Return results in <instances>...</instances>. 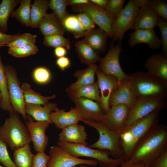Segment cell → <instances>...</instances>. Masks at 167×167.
Instances as JSON below:
<instances>
[{
	"instance_id": "cell-43",
	"label": "cell",
	"mask_w": 167,
	"mask_h": 167,
	"mask_svg": "<svg viewBox=\"0 0 167 167\" xmlns=\"http://www.w3.org/2000/svg\"><path fill=\"white\" fill-rule=\"evenodd\" d=\"M125 2L124 0H109L105 9L115 17L123 9Z\"/></svg>"
},
{
	"instance_id": "cell-19",
	"label": "cell",
	"mask_w": 167,
	"mask_h": 167,
	"mask_svg": "<svg viewBox=\"0 0 167 167\" xmlns=\"http://www.w3.org/2000/svg\"><path fill=\"white\" fill-rule=\"evenodd\" d=\"M140 43L147 44L152 49H159L161 46V39L153 29H136L129 34V43L131 47Z\"/></svg>"
},
{
	"instance_id": "cell-44",
	"label": "cell",
	"mask_w": 167,
	"mask_h": 167,
	"mask_svg": "<svg viewBox=\"0 0 167 167\" xmlns=\"http://www.w3.org/2000/svg\"><path fill=\"white\" fill-rule=\"evenodd\" d=\"M161 33V46L163 54H167V22L158 16L157 25Z\"/></svg>"
},
{
	"instance_id": "cell-53",
	"label": "cell",
	"mask_w": 167,
	"mask_h": 167,
	"mask_svg": "<svg viewBox=\"0 0 167 167\" xmlns=\"http://www.w3.org/2000/svg\"><path fill=\"white\" fill-rule=\"evenodd\" d=\"M89 0H69L68 5L73 6L88 3Z\"/></svg>"
},
{
	"instance_id": "cell-52",
	"label": "cell",
	"mask_w": 167,
	"mask_h": 167,
	"mask_svg": "<svg viewBox=\"0 0 167 167\" xmlns=\"http://www.w3.org/2000/svg\"><path fill=\"white\" fill-rule=\"evenodd\" d=\"M89 1L96 6L104 9L109 1V0H89Z\"/></svg>"
},
{
	"instance_id": "cell-6",
	"label": "cell",
	"mask_w": 167,
	"mask_h": 167,
	"mask_svg": "<svg viewBox=\"0 0 167 167\" xmlns=\"http://www.w3.org/2000/svg\"><path fill=\"white\" fill-rule=\"evenodd\" d=\"M57 145L76 157L84 156L93 158L102 167H117L125 161L124 158L114 159L108 152L94 149L81 144L58 141Z\"/></svg>"
},
{
	"instance_id": "cell-16",
	"label": "cell",
	"mask_w": 167,
	"mask_h": 167,
	"mask_svg": "<svg viewBox=\"0 0 167 167\" xmlns=\"http://www.w3.org/2000/svg\"><path fill=\"white\" fill-rule=\"evenodd\" d=\"M83 119L101 122L105 113L97 102L84 97H69Z\"/></svg>"
},
{
	"instance_id": "cell-28",
	"label": "cell",
	"mask_w": 167,
	"mask_h": 167,
	"mask_svg": "<svg viewBox=\"0 0 167 167\" xmlns=\"http://www.w3.org/2000/svg\"><path fill=\"white\" fill-rule=\"evenodd\" d=\"M67 93L69 97H84L94 101L100 104V91L97 81L93 84L78 88Z\"/></svg>"
},
{
	"instance_id": "cell-38",
	"label": "cell",
	"mask_w": 167,
	"mask_h": 167,
	"mask_svg": "<svg viewBox=\"0 0 167 167\" xmlns=\"http://www.w3.org/2000/svg\"><path fill=\"white\" fill-rule=\"evenodd\" d=\"M38 49L35 44L18 47L8 48L9 54L17 58H23L36 54Z\"/></svg>"
},
{
	"instance_id": "cell-46",
	"label": "cell",
	"mask_w": 167,
	"mask_h": 167,
	"mask_svg": "<svg viewBox=\"0 0 167 167\" xmlns=\"http://www.w3.org/2000/svg\"><path fill=\"white\" fill-rule=\"evenodd\" d=\"M76 16L86 31H89L95 28V24L87 14L83 13H79Z\"/></svg>"
},
{
	"instance_id": "cell-13",
	"label": "cell",
	"mask_w": 167,
	"mask_h": 167,
	"mask_svg": "<svg viewBox=\"0 0 167 167\" xmlns=\"http://www.w3.org/2000/svg\"><path fill=\"white\" fill-rule=\"evenodd\" d=\"M129 111V107L124 104L113 106L100 122L108 128L121 134L125 129Z\"/></svg>"
},
{
	"instance_id": "cell-30",
	"label": "cell",
	"mask_w": 167,
	"mask_h": 167,
	"mask_svg": "<svg viewBox=\"0 0 167 167\" xmlns=\"http://www.w3.org/2000/svg\"><path fill=\"white\" fill-rule=\"evenodd\" d=\"M21 88L24 94L25 103L45 105L49 100L56 97L55 94L49 96H44L32 89L31 85L26 82L23 83Z\"/></svg>"
},
{
	"instance_id": "cell-42",
	"label": "cell",
	"mask_w": 167,
	"mask_h": 167,
	"mask_svg": "<svg viewBox=\"0 0 167 167\" xmlns=\"http://www.w3.org/2000/svg\"><path fill=\"white\" fill-rule=\"evenodd\" d=\"M0 162L5 167H17L8 153L6 144L0 138Z\"/></svg>"
},
{
	"instance_id": "cell-26",
	"label": "cell",
	"mask_w": 167,
	"mask_h": 167,
	"mask_svg": "<svg viewBox=\"0 0 167 167\" xmlns=\"http://www.w3.org/2000/svg\"><path fill=\"white\" fill-rule=\"evenodd\" d=\"M84 36L83 40L97 53L105 49L108 36L101 29L94 28L86 31Z\"/></svg>"
},
{
	"instance_id": "cell-41",
	"label": "cell",
	"mask_w": 167,
	"mask_h": 167,
	"mask_svg": "<svg viewBox=\"0 0 167 167\" xmlns=\"http://www.w3.org/2000/svg\"><path fill=\"white\" fill-rule=\"evenodd\" d=\"M148 4L158 16L167 21V3L161 0H149Z\"/></svg>"
},
{
	"instance_id": "cell-48",
	"label": "cell",
	"mask_w": 167,
	"mask_h": 167,
	"mask_svg": "<svg viewBox=\"0 0 167 167\" xmlns=\"http://www.w3.org/2000/svg\"><path fill=\"white\" fill-rule=\"evenodd\" d=\"M21 34L17 33L10 35L0 31V48L18 37Z\"/></svg>"
},
{
	"instance_id": "cell-49",
	"label": "cell",
	"mask_w": 167,
	"mask_h": 167,
	"mask_svg": "<svg viewBox=\"0 0 167 167\" xmlns=\"http://www.w3.org/2000/svg\"><path fill=\"white\" fill-rule=\"evenodd\" d=\"M56 64L61 71H65L70 66L71 62L68 58L64 56L58 58Z\"/></svg>"
},
{
	"instance_id": "cell-12",
	"label": "cell",
	"mask_w": 167,
	"mask_h": 167,
	"mask_svg": "<svg viewBox=\"0 0 167 167\" xmlns=\"http://www.w3.org/2000/svg\"><path fill=\"white\" fill-rule=\"evenodd\" d=\"M50 157L47 167H74L81 165L95 166V159H84L74 156L57 145L52 146L49 151Z\"/></svg>"
},
{
	"instance_id": "cell-27",
	"label": "cell",
	"mask_w": 167,
	"mask_h": 167,
	"mask_svg": "<svg viewBox=\"0 0 167 167\" xmlns=\"http://www.w3.org/2000/svg\"><path fill=\"white\" fill-rule=\"evenodd\" d=\"M75 49L81 62L88 66L98 62L100 57L99 54L83 40L76 41Z\"/></svg>"
},
{
	"instance_id": "cell-14",
	"label": "cell",
	"mask_w": 167,
	"mask_h": 167,
	"mask_svg": "<svg viewBox=\"0 0 167 167\" xmlns=\"http://www.w3.org/2000/svg\"><path fill=\"white\" fill-rule=\"evenodd\" d=\"M28 120L25 122L26 126L34 148L37 152H44L49 140L48 137L45 134V131L52 122L49 121L34 122L31 116L28 115Z\"/></svg>"
},
{
	"instance_id": "cell-2",
	"label": "cell",
	"mask_w": 167,
	"mask_h": 167,
	"mask_svg": "<svg viewBox=\"0 0 167 167\" xmlns=\"http://www.w3.org/2000/svg\"><path fill=\"white\" fill-rule=\"evenodd\" d=\"M127 75L130 78L135 98L152 97L166 99L167 81L147 72L139 71Z\"/></svg>"
},
{
	"instance_id": "cell-56",
	"label": "cell",
	"mask_w": 167,
	"mask_h": 167,
	"mask_svg": "<svg viewBox=\"0 0 167 167\" xmlns=\"http://www.w3.org/2000/svg\"><path fill=\"white\" fill-rule=\"evenodd\" d=\"M0 167H3L0 165Z\"/></svg>"
},
{
	"instance_id": "cell-24",
	"label": "cell",
	"mask_w": 167,
	"mask_h": 167,
	"mask_svg": "<svg viewBox=\"0 0 167 167\" xmlns=\"http://www.w3.org/2000/svg\"><path fill=\"white\" fill-rule=\"evenodd\" d=\"M57 108V105L54 102H49L43 106L40 104L25 103L26 114L32 117L37 121H51L50 113Z\"/></svg>"
},
{
	"instance_id": "cell-31",
	"label": "cell",
	"mask_w": 167,
	"mask_h": 167,
	"mask_svg": "<svg viewBox=\"0 0 167 167\" xmlns=\"http://www.w3.org/2000/svg\"><path fill=\"white\" fill-rule=\"evenodd\" d=\"M20 0H2L0 3V31L6 33L8 19Z\"/></svg>"
},
{
	"instance_id": "cell-11",
	"label": "cell",
	"mask_w": 167,
	"mask_h": 167,
	"mask_svg": "<svg viewBox=\"0 0 167 167\" xmlns=\"http://www.w3.org/2000/svg\"><path fill=\"white\" fill-rule=\"evenodd\" d=\"M71 9L74 12L87 14L108 36L112 38V26L115 17L105 9L96 6L90 1L88 3L73 6Z\"/></svg>"
},
{
	"instance_id": "cell-7",
	"label": "cell",
	"mask_w": 167,
	"mask_h": 167,
	"mask_svg": "<svg viewBox=\"0 0 167 167\" xmlns=\"http://www.w3.org/2000/svg\"><path fill=\"white\" fill-rule=\"evenodd\" d=\"M142 0H129L118 15L112 26L113 42H121L125 33L132 29L136 15L143 4Z\"/></svg>"
},
{
	"instance_id": "cell-9",
	"label": "cell",
	"mask_w": 167,
	"mask_h": 167,
	"mask_svg": "<svg viewBox=\"0 0 167 167\" xmlns=\"http://www.w3.org/2000/svg\"><path fill=\"white\" fill-rule=\"evenodd\" d=\"M8 95L14 111L21 115L25 121L27 119L24 94L20 86L15 69L12 66H5Z\"/></svg>"
},
{
	"instance_id": "cell-32",
	"label": "cell",
	"mask_w": 167,
	"mask_h": 167,
	"mask_svg": "<svg viewBox=\"0 0 167 167\" xmlns=\"http://www.w3.org/2000/svg\"><path fill=\"white\" fill-rule=\"evenodd\" d=\"M34 155L29 144H27L14 151V162L17 167H32Z\"/></svg>"
},
{
	"instance_id": "cell-34",
	"label": "cell",
	"mask_w": 167,
	"mask_h": 167,
	"mask_svg": "<svg viewBox=\"0 0 167 167\" xmlns=\"http://www.w3.org/2000/svg\"><path fill=\"white\" fill-rule=\"evenodd\" d=\"M31 0H20L19 6L13 10L11 16L15 18L23 25L30 27Z\"/></svg>"
},
{
	"instance_id": "cell-10",
	"label": "cell",
	"mask_w": 167,
	"mask_h": 167,
	"mask_svg": "<svg viewBox=\"0 0 167 167\" xmlns=\"http://www.w3.org/2000/svg\"><path fill=\"white\" fill-rule=\"evenodd\" d=\"M111 43L109 51L104 57L100 58L98 68L103 74L114 76L119 84L127 77L122 70L119 62L120 55L122 50L121 42L116 44Z\"/></svg>"
},
{
	"instance_id": "cell-4",
	"label": "cell",
	"mask_w": 167,
	"mask_h": 167,
	"mask_svg": "<svg viewBox=\"0 0 167 167\" xmlns=\"http://www.w3.org/2000/svg\"><path fill=\"white\" fill-rule=\"evenodd\" d=\"M10 115L0 126V138L14 151L29 144L31 140L28 129L18 113L14 111Z\"/></svg>"
},
{
	"instance_id": "cell-50",
	"label": "cell",
	"mask_w": 167,
	"mask_h": 167,
	"mask_svg": "<svg viewBox=\"0 0 167 167\" xmlns=\"http://www.w3.org/2000/svg\"><path fill=\"white\" fill-rule=\"evenodd\" d=\"M67 50L63 47H58L54 48V54L55 56L58 58L64 57L67 54Z\"/></svg>"
},
{
	"instance_id": "cell-22",
	"label": "cell",
	"mask_w": 167,
	"mask_h": 167,
	"mask_svg": "<svg viewBox=\"0 0 167 167\" xmlns=\"http://www.w3.org/2000/svg\"><path fill=\"white\" fill-rule=\"evenodd\" d=\"M144 67L149 74L167 81V55L158 53L153 54L146 59Z\"/></svg>"
},
{
	"instance_id": "cell-45",
	"label": "cell",
	"mask_w": 167,
	"mask_h": 167,
	"mask_svg": "<svg viewBox=\"0 0 167 167\" xmlns=\"http://www.w3.org/2000/svg\"><path fill=\"white\" fill-rule=\"evenodd\" d=\"M50 158L44 152H37L34 155L32 167H47Z\"/></svg>"
},
{
	"instance_id": "cell-36",
	"label": "cell",
	"mask_w": 167,
	"mask_h": 167,
	"mask_svg": "<svg viewBox=\"0 0 167 167\" xmlns=\"http://www.w3.org/2000/svg\"><path fill=\"white\" fill-rule=\"evenodd\" d=\"M68 1L69 0H50L49 1V8L53 11L62 25L64 19L69 15L66 11Z\"/></svg>"
},
{
	"instance_id": "cell-55",
	"label": "cell",
	"mask_w": 167,
	"mask_h": 167,
	"mask_svg": "<svg viewBox=\"0 0 167 167\" xmlns=\"http://www.w3.org/2000/svg\"><path fill=\"white\" fill-rule=\"evenodd\" d=\"M2 101V96L0 90V108Z\"/></svg>"
},
{
	"instance_id": "cell-47",
	"label": "cell",
	"mask_w": 167,
	"mask_h": 167,
	"mask_svg": "<svg viewBox=\"0 0 167 167\" xmlns=\"http://www.w3.org/2000/svg\"><path fill=\"white\" fill-rule=\"evenodd\" d=\"M148 167H167V150L156 158Z\"/></svg>"
},
{
	"instance_id": "cell-51",
	"label": "cell",
	"mask_w": 167,
	"mask_h": 167,
	"mask_svg": "<svg viewBox=\"0 0 167 167\" xmlns=\"http://www.w3.org/2000/svg\"><path fill=\"white\" fill-rule=\"evenodd\" d=\"M119 167H148L144 164L140 162H128L126 161Z\"/></svg>"
},
{
	"instance_id": "cell-40",
	"label": "cell",
	"mask_w": 167,
	"mask_h": 167,
	"mask_svg": "<svg viewBox=\"0 0 167 167\" xmlns=\"http://www.w3.org/2000/svg\"><path fill=\"white\" fill-rule=\"evenodd\" d=\"M32 77L36 83L44 84L49 83L51 80V75L50 71L47 68L39 66L35 68L33 71Z\"/></svg>"
},
{
	"instance_id": "cell-17",
	"label": "cell",
	"mask_w": 167,
	"mask_h": 167,
	"mask_svg": "<svg viewBox=\"0 0 167 167\" xmlns=\"http://www.w3.org/2000/svg\"><path fill=\"white\" fill-rule=\"evenodd\" d=\"M127 77L121 82L118 88L111 94L109 101L110 107L118 104H124L130 108L135 98L131 85L130 78Z\"/></svg>"
},
{
	"instance_id": "cell-20",
	"label": "cell",
	"mask_w": 167,
	"mask_h": 167,
	"mask_svg": "<svg viewBox=\"0 0 167 167\" xmlns=\"http://www.w3.org/2000/svg\"><path fill=\"white\" fill-rule=\"evenodd\" d=\"M148 2L139 8L135 19L133 29H152L157 25L158 16L148 5Z\"/></svg>"
},
{
	"instance_id": "cell-37",
	"label": "cell",
	"mask_w": 167,
	"mask_h": 167,
	"mask_svg": "<svg viewBox=\"0 0 167 167\" xmlns=\"http://www.w3.org/2000/svg\"><path fill=\"white\" fill-rule=\"evenodd\" d=\"M43 44L46 46L54 48L59 46L63 47L67 50L71 48L69 40L65 37L63 35L60 34L44 36Z\"/></svg>"
},
{
	"instance_id": "cell-25",
	"label": "cell",
	"mask_w": 167,
	"mask_h": 167,
	"mask_svg": "<svg viewBox=\"0 0 167 167\" xmlns=\"http://www.w3.org/2000/svg\"><path fill=\"white\" fill-rule=\"evenodd\" d=\"M97 68L98 66L94 64L76 71L73 74V76L77 78V80L70 84L66 89V92H68L78 88L95 83V75Z\"/></svg>"
},
{
	"instance_id": "cell-39",
	"label": "cell",
	"mask_w": 167,
	"mask_h": 167,
	"mask_svg": "<svg viewBox=\"0 0 167 167\" xmlns=\"http://www.w3.org/2000/svg\"><path fill=\"white\" fill-rule=\"evenodd\" d=\"M37 36L30 33L21 34L18 37L7 43L5 46L18 47L35 44Z\"/></svg>"
},
{
	"instance_id": "cell-23",
	"label": "cell",
	"mask_w": 167,
	"mask_h": 167,
	"mask_svg": "<svg viewBox=\"0 0 167 167\" xmlns=\"http://www.w3.org/2000/svg\"><path fill=\"white\" fill-rule=\"evenodd\" d=\"M38 28L44 36L55 34L63 35L65 30L54 12L46 14Z\"/></svg>"
},
{
	"instance_id": "cell-35",
	"label": "cell",
	"mask_w": 167,
	"mask_h": 167,
	"mask_svg": "<svg viewBox=\"0 0 167 167\" xmlns=\"http://www.w3.org/2000/svg\"><path fill=\"white\" fill-rule=\"evenodd\" d=\"M62 25L65 30L71 32L75 38L85 36L86 31L76 15H69L63 21Z\"/></svg>"
},
{
	"instance_id": "cell-18",
	"label": "cell",
	"mask_w": 167,
	"mask_h": 167,
	"mask_svg": "<svg viewBox=\"0 0 167 167\" xmlns=\"http://www.w3.org/2000/svg\"><path fill=\"white\" fill-rule=\"evenodd\" d=\"M83 119L82 115L75 107L71 108L68 111L58 108L54 112H52L50 115L51 122L60 129L71 124H77Z\"/></svg>"
},
{
	"instance_id": "cell-1",
	"label": "cell",
	"mask_w": 167,
	"mask_h": 167,
	"mask_svg": "<svg viewBox=\"0 0 167 167\" xmlns=\"http://www.w3.org/2000/svg\"><path fill=\"white\" fill-rule=\"evenodd\" d=\"M167 150V127L157 124L138 142L125 161L140 162L149 167Z\"/></svg>"
},
{
	"instance_id": "cell-33",
	"label": "cell",
	"mask_w": 167,
	"mask_h": 167,
	"mask_svg": "<svg viewBox=\"0 0 167 167\" xmlns=\"http://www.w3.org/2000/svg\"><path fill=\"white\" fill-rule=\"evenodd\" d=\"M5 66L0 55V90L2 96L0 108L4 110L8 111L11 114L14 111L11 104L9 96Z\"/></svg>"
},
{
	"instance_id": "cell-29",
	"label": "cell",
	"mask_w": 167,
	"mask_h": 167,
	"mask_svg": "<svg viewBox=\"0 0 167 167\" xmlns=\"http://www.w3.org/2000/svg\"><path fill=\"white\" fill-rule=\"evenodd\" d=\"M47 0H35L31 5L30 11V27L32 28H38L41 20L49 8Z\"/></svg>"
},
{
	"instance_id": "cell-15",
	"label": "cell",
	"mask_w": 167,
	"mask_h": 167,
	"mask_svg": "<svg viewBox=\"0 0 167 167\" xmlns=\"http://www.w3.org/2000/svg\"><path fill=\"white\" fill-rule=\"evenodd\" d=\"M96 74L101 93L100 105L105 113L109 110V101L112 93L118 87L120 84L114 76L105 75L97 68Z\"/></svg>"
},
{
	"instance_id": "cell-5",
	"label": "cell",
	"mask_w": 167,
	"mask_h": 167,
	"mask_svg": "<svg viewBox=\"0 0 167 167\" xmlns=\"http://www.w3.org/2000/svg\"><path fill=\"white\" fill-rule=\"evenodd\" d=\"M160 111H154L138 120L120 134V142L125 153H131L138 142L158 124Z\"/></svg>"
},
{
	"instance_id": "cell-8",
	"label": "cell",
	"mask_w": 167,
	"mask_h": 167,
	"mask_svg": "<svg viewBox=\"0 0 167 167\" xmlns=\"http://www.w3.org/2000/svg\"><path fill=\"white\" fill-rule=\"evenodd\" d=\"M166 106V99L152 97L135 98L133 103L129 108L124 131L138 120L154 111H160L165 108Z\"/></svg>"
},
{
	"instance_id": "cell-3",
	"label": "cell",
	"mask_w": 167,
	"mask_h": 167,
	"mask_svg": "<svg viewBox=\"0 0 167 167\" xmlns=\"http://www.w3.org/2000/svg\"><path fill=\"white\" fill-rule=\"evenodd\" d=\"M85 124L95 129L99 134V139L88 147L109 152L112 158H125L120 142V134L111 130L99 122L89 119L82 120Z\"/></svg>"
},
{
	"instance_id": "cell-54",
	"label": "cell",
	"mask_w": 167,
	"mask_h": 167,
	"mask_svg": "<svg viewBox=\"0 0 167 167\" xmlns=\"http://www.w3.org/2000/svg\"><path fill=\"white\" fill-rule=\"evenodd\" d=\"M74 167H91L88 166V165L81 164V165H80L75 166Z\"/></svg>"
},
{
	"instance_id": "cell-21",
	"label": "cell",
	"mask_w": 167,
	"mask_h": 167,
	"mask_svg": "<svg viewBox=\"0 0 167 167\" xmlns=\"http://www.w3.org/2000/svg\"><path fill=\"white\" fill-rule=\"evenodd\" d=\"M62 130L58 135V141L88 146L86 142L88 135L84 126L78 123L75 124Z\"/></svg>"
}]
</instances>
